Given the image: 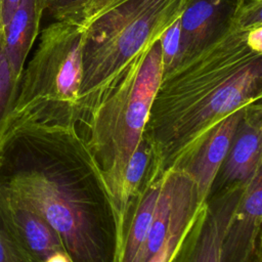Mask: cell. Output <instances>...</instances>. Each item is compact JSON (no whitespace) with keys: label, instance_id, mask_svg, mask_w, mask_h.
<instances>
[{"label":"cell","instance_id":"cell-5","mask_svg":"<svg viewBox=\"0 0 262 262\" xmlns=\"http://www.w3.org/2000/svg\"><path fill=\"white\" fill-rule=\"evenodd\" d=\"M84 32L63 20L45 27L24 68L0 129V144L26 123H76L82 81Z\"/></svg>","mask_w":262,"mask_h":262},{"label":"cell","instance_id":"cell-11","mask_svg":"<svg viewBox=\"0 0 262 262\" xmlns=\"http://www.w3.org/2000/svg\"><path fill=\"white\" fill-rule=\"evenodd\" d=\"M171 180L172 210L167 233L159 250L146 262H172L198 212L205 204L199 203L194 183L184 170L171 171Z\"/></svg>","mask_w":262,"mask_h":262},{"label":"cell","instance_id":"cell-20","mask_svg":"<svg viewBox=\"0 0 262 262\" xmlns=\"http://www.w3.org/2000/svg\"><path fill=\"white\" fill-rule=\"evenodd\" d=\"M247 42L254 51L262 52V26H256L248 31Z\"/></svg>","mask_w":262,"mask_h":262},{"label":"cell","instance_id":"cell-1","mask_svg":"<svg viewBox=\"0 0 262 262\" xmlns=\"http://www.w3.org/2000/svg\"><path fill=\"white\" fill-rule=\"evenodd\" d=\"M0 187L58 234L71 262H120L117 213L76 123H26L0 144Z\"/></svg>","mask_w":262,"mask_h":262},{"label":"cell","instance_id":"cell-14","mask_svg":"<svg viewBox=\"0 0 262 262\" xmlns=\"http://www.w3.org/2000/svg\"><path fill=\"white\" fill-rule=\"evenodd\" d=\"M154 158L152 147L148 139L142 134L137 146L131 155L126 166L124 175V203L125 216L123 237L127 225V221L134 207L136 199L143 188L148 177L151 162ZM123 242V241H122ZM122 247V246H121Z\"/></svg>","mask_w":262,"mask_h":262},{"label":"cell","instance_id":"cell-15","mask_svg":"<svg viewBox=\"0 0 262 262\" xmlns=\"http://www.w3.org/2000/svg\"><path fill=\"white\" fill-rule=\"evenodd\" d=\"M123 1L125 0H75L57 8L51 12V15L55 20L67 21L83 31L100 15Z\"/></svg>","mask_w":262,"mask_h":262},{"label":"cell","instance_id":"cell-6","mask_svg":"<svg viewBox=\"0 0 262 262\" xmlns=\"http://www.w3.org/2000/svg\"><path fill=\"white\" fill-rule=\"evenodd\" d=\"M245 184L225 187L209 196L198 212L172 262H219L222 235Z\"/></svg>","mask_w":262,"mask_h":262},{"label":"cell","instance_id":"cell-16","mask_svg":"<svg viewBox=\"0 0 262 262\" xmlns=\"http://www.w3.org/2000/svg\"><path fill=\"white\" fill-rule=\"evenodd\" d=\"M17 84L12 77L3 46V39L0 40V129L5 116L12 103L16 92Z\"/></svg>","mask_w":262,"mask_h":262},{"label":"cell","instance_id":"cell-7","mask_svg":"<svg viewBox=\"0 0 262 262\" xmlns=\"http://www.w3.org/2000/svg\"><path fill=\"white\" fill-rule=\"evenodd\" d=\"M262 166L246 182L225 227L219 262H261Z\"/></svg>","mask_w":262,"mask_h":262},{"label":"cell","instance_id":"cell-4","mask_svg":"<svg viewBox=\"0 0 262 262\" xmlns=\"http://www.w3.org/2000/svg\"><path fill=\"white\" fill-rule=\"evenodd\" d=\"M189 0H125L84 32L78 125L117 76L180 19Z\"/></svg>","mask_w":262,"mask_h":262},{"label":"cell","instance_id":"cell-8","mask_svg":"<svg viewBox=\"0 0 262 262\" xmlns=\"http://www.w3.org/2000/svg\"><path fill=\"white\" fill-rule=\"evenodd\" d=\"M0 222L29 262H44L64 252L56 231L37 212L0 187Z\"/></svg>","mask_w":262,"mask_h":262},{"label":"cell","instance_id":"cell-12","mask_svg":"<svg viewBox=\"0 0 262 262\" xmlns=\"http://www.w3.org/2000/svg\"><path fill=\"white\" fill-rule=\"evenodd\" d=\"M44 11L42 0H21L2 31L4 51L16 84H18L27 56L39 33Z\"/></svg>","mask_w":262,"mask_h":262},{"label":"cell","instance_id":"cell-21","mask_svg":"<svg viewBox=\"0 0 262 262\" xmlns=\"http://www.w3.org/2000/svg\"><path fill=\"white\" fill-rule=\"evenodd\" d=\"M75 0H42L45 10H49L50 13L59 7H62Z\"/></svg>","mask_w":262,"mask_h":262},{"label":"cell","instance_id":"cell-13","mask_svg":"<svg viewBox=\"0 0 262 262\" xmlns=\"http://www.w3.org/2000/svg\"><path fill=\"white\" fill-rule=\"evenodd\" d=\"M163 180L164 175L148 174L127 222L120 252V262H133L141 250L151 224Z\"/></svg>","mask_w":262,"mask_h":262},{"label":"cell","instance_id":"cell-3","mask_svg":"<svg viewBox=\"0 0 262 262\" xmlns=\"http://www.w3.org/2000/svg\"><path fill=\"white\" fill-rule=\"evenodd\" d=\"M163 75L160 40L136 54L78 128L108 186L122 246L124 175L137 146Z\"/></svg>","mask_w":262,"mask_h":262},{"label":"cell","instance_id":"cell-10","mask_svg":"<svg viewBox=\"0 0 262 262\" xmlns=\"http://www.w3.org/2000/svg\"><path fill=\"white\" fill-rule=\"evenodd\" d=\"M246 106L232 112L216 123L181 168L193 181L200 204L206 203L210 196L212 185L228 152Z\"/></svg>","mask_w":262,"mask_h":262},{"label":"cell","instance_id":"cell-23","mask_svg":"<svg viewBox=\"0 0 262 262\" xmlns=\"http://www.w3.org/2000/svg\"><path fill=\"white\" fill-rule=\"evenodd\" d=\"M2 38V30H1V0H0V40Z\"/></svg>","mask_w":262,"mask_h":262},{"label":"cell","instance_id":"cell-2","mask_svg":"<svg viewBox=\"0 0 262 262\" xmlns=\"http://www.w3.org/2000/svg\"><path fill=\"white\" fill-rule=\"evenodd\" d=\"M256 26H262L261 4L237 0L205 44L163 71L143 131L152 147V175L181 169L216 123L261 101L262 52L247 42Z\"/></svg>","mask_w":262,"mask_h":262},{"label":"cell","instance_id":"cell-9","mask_svg":"<svg viewBox=\"0 0 262 262\" xmlns=\"http://www.w3.org/2000/svg\"><path fill=\"white\" fill-rule=\"evenodd\" d=\"M260 166H262V105L261 101H257L245 107L210 194L234 184H245Z\"/></svg>","mask_w":262,"mask_h":262},{"label":"cell","instance_id":"cell-22","mask_svg":"<svg viewBox=\"0 0 262 262\" xmlns=\"http://www.w3.org/2000/svg\"><path fill=\"white\" fill-rule=\"evenodd\" d=\"M44 262H71V260L64 252H56L49 256Z\"/></svg>","mask_w":262,"mask_h":262},{"label":"cell","instance_id":"cell-18","mask_svg":"<svg viewBox=\"0 0 262 262\" xmlns=\"http://www.w3.org/2000/svg\"><path fill=\"white\" fill-rule=\"evenodd\" d=\"M0 262H29L0 222Z\"/></svg>","mask_w":262,"mask_h":262},{"label":"cell","instance_id":"cell-19","mask_svg":"<svg viewBox=\"0 0 262 262\" xmlns=\"http://www.w3.org/2000/svg\"><path fill=\"white\" fill-rule=\"evenodd\" d=\"M21 0H1V30L9 23L12 14L19 5Z\"/></svg>","mask_w":262,"mask_h":262},{"label":"cell","instance_id":"cell-17","mask_svg":"<svg viewBox=\"0 0 262 262\" xmlns=\"http://www.w3.org/2000/svg\"><path fill=\"white\" fill-rule=\"evenodd\" d=\"M163 71L173 67L181 57V30L179 19L160 38Z\"/></svg>","mask_w":262,"mask_h":262}]
</instances>
